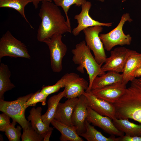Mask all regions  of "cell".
<instances>
[{"mask_svg": "<svg viewBox=\"0 0 141 141\" xmlns=\"http://www.w3.org/2000/svg\"><path fill=\"white\" fill-rule=\"evenodd\" d=\"M89 85L87 81L84 78L80 77L73 78L65 85L66 90L65 97L68 99L79 97L84 94Z\"/></svg>", "mask_w": 141, "mask_h": 141, "instance_id": "obj_17", "label": "cell"}, {"mask_svg": "<svg viewBox=\"0 0 141 141\" xmlns=\"http://www.w3.org/2000/svg\"><path fill=\"white\" fill-rule=\"evenodd\" d=\"M131 50L124 47H117L110 52V56L107 58L101 69L104 72L112 71L122 72Z\"/></svg>", "mask_w": 141, "mask_h": 141, "instance_id": "obj_9", "label": "cell"}, {"mask_svg": "<svg viewBox=\"0 0 141 141\" xmlns=\"http://www.w3.org/2000/svg\"><path fill=\"white\" fill-rule=\"evenodd\" d=\"M50 123L61 133L60 139L61 141H83L74 128L53 119Z\"/></svg>", "mask_w": 141, "mask_h": 141, "instance_id": "obj_19", "label": "cell"}, {"mask_svg": "<svg viewBox=\"0 0 141 141\" xmlns=\"http://www.w3.org/2000/svg\"><path fill=\"white\" fill-rule=\"evenodd\" d=\"M112 122L115 127L120 131L125 133V136H141V124L131 122L128 119L115 118L112 119Z\"/></svg>", "mask_w": 141, "mask_h": 141, "instance_id": "obj_20", "label": "cell"}, {"mask_svg": "<svg viewBox=\"0 0 141 141\" xmlns=\"http://www.w3.org/2000/svg\"><path fill=\"white\" fill-rule=\"evenodd\" d=\"M42 2L38 14L41 21L37 31V40L43 42L56 33H71V25L66 21L58 7L52 2Z\"/></svg>", "mask_w": 141, "mask_h": 141, "instance_id": "obj_1", "label": "cell"}, {"mask_svg": "<svg viewBox=\"0 0 141 141\" xmlns=\"http://www.w3.org/2000/svg\"><path fill=\"white\" fill-rule=\"evenodd\" d=\"M66 94V90L65 88L62 91L52 96L49 99L47 102L48 109L46 112L42 115L43 121L47 126H49L51 120L54 118L58 103L63 97H65Z\"/></svg>", "mask_w": 141, "mask_h": 141, "instance_id": "obj_21", "label": "cell"}, {"mask_svg": "<svg viewBox=\"0 0 141 141\" xmlns=\"http://www.w3.org/2000/svg\"><path fill=\"white\" fill-rule=\"evenodd\" d=\"M62 34L56 33L43 42L48 46L50 51L51 66L53 72L59 73L62 69V61L67 50L62 40Z\"/></svg>", "mask_w": 141, "mask_h": 141, "instance_id": "obj_7", "label": "cell"}, {"mask_svg": "<svg viewBox=\"0 0 141 141\" xmlns=\"http://www.w3.org/2000/svg\"><path fill=\"white\" fill-rule=\"evenodd\" d=\"M132 20L129 13L124 14L119 23L115 28L107 33L99 35L105 49L109 51L116 46L129 45L131 44L132 37L129 34H125L122 28L126 21L131 22Z\"/></svg>", "mask_w": 141, "mask_h": 141, "instance_id": "obj_5", "label": "cell"}, {"mask_svg": "<svg viewBox=\"0 0 141 141\" xmlns=\"http://www.w3.org/2000/svg\"><path fill=\"white\" fill-rule=\"evenodd\" d=\"M10 117L6 114L3 113L0 114V131L5 132L6 128L10 124Z\"/></svg>", "mask_w": 141, "mask_h": 141, "instance_id": "obj_31", "label": "cell"}, {"mask_svg": "<svg viewBox=\"0 0 141 141\" xmlns=\"http://www.w3.org/2000/svg\"><path fill=\"white\" fill-rule=\"evenodd\" d=\"M87 110L86 120L89 123L99 127L111 135L119 137L124 136V133L119 131L115 127L110 118L99 114L88 106Z\"/></svg>", "mask_w": 141, "mask_h": 141, "instance_id": "obj_12", "label": "cell"}, {"mask_svg": "<svg viewBox=\"0 0 141 141\" xmlns=\"http://www.w3.org/2000/svg\"><path fill=\"white\" fill-rule=\"evenodd\" d=\"M11 72L8 66L4 63L0 64V100H4L5 92L12 89L15 86L10 80Z\"/></svg>", "mask_w": 141, "mask_h": 141, "instance_id": "obj_24", "label": "cell"}, {"mask_svg": "<svg viewBox=\"0 0 141 141\" xmlns=\"http://www.w3.org/2000/svg\"><path fill=\"white\" fill-rule=\"evenodd\" d=\"M62 88L63 87L61 84L58 81L53 85L43 87L40 91L43 93L49 95L57 92Z\"/></svg>", "mask_w": 141, "mask_h": 141, "instance_id": "obj_30", "label": "cell"}, {"mask_svg": "<svg viewBox=\"0 0 141 141\" xmlns=\"http://www.w3.org/2000/svg\"><path fill=\"white\" fill-rule=\"evenodd\" d=\"M42 108L40 107L32 108L30 111L27 117L28 121H31L32 128L44 138L49 131L53 130L51 127L47 126L43 122L42 118Z\"/></svg>", "mask_w": 141, "mask_h": 141, "instance_id": "obj_18", "label": "cell"}, {"mask_svg": "<svg viewBox=\"0 0 141 141\" xmlns=\"http://www.w3.org/2000/svg\"><path fill=\"white\" fill-rule=\"evenodd\" d=\"M118 141H141V136H123L118 137Z\"/></svg>", "mask_w": 141, "mask_h": 141, "instance_id": "obj_32", "label": "cell"}, {"mask_svg": "<svg viewBox=\"0 0 141 141\" xmlns=\"http://www.w3.org/2000/svg\"><path fill=\"white\" fill-rule=\"evenodd\" d=\"M118 119H131L141 124V77L131 81L124 94L113 104Z\"/></svg>", "mask_w": 141, "mask_h": 141, "instance_id": "obj_2", "label": "cell"}, {"mask_svg": "<svg viewBox=\"0 0 141 141\" xmlns=\"http://www.w3.org/2000/svg\"><path fill=\"white\" fill-rule=\"evenodd\" d=\"M102 26H91L85 29L83 31L86 45L92 51L98 63L103 65L107 57L103 44L99 37V34L103 30Z\"/></svg>", "mask_w": 141, "mask_h": 141, "instance_id": "obj_8", "label": "cell"}, {"mask_svg": "<svg viewBox=\"0 0 141 141\" xmlns=\"http://www.w3.org/2000/svg\"><path fill=\"white\" fill-rule=\"evenodd\" d=\"M122 80L121 74L112 71H108L100 76L96 77L94 80L91 90L101 88Z\"/></svg>", "mask_w": 141, "mask_h": 141, "instance_id": "obj_22", "label": "cell"}, {"mask_svg": "<svg viewBox=\"0 0 141 141\" xmlns=\"http://www.w3.org/2000/svg\"><path fill=\"white\" fill-rule=\"evenodd\" d=\"M52 131L53 130H50L46 134L44 138L43 141H48L49 140V139Z\"/></svg>", "mask_w": 141, "mask_h": 141, "instance_id": "obj_35", "label": "cell"}, {"mask_svg": "<svg viewBox=\"0 0 141 141\" xmlns=\"http://www.w3.org/2000/svg\"><path fill=\"white\" fill-rule=\"evenodd\" d=\"M132 76L134 78L141 77V67L137 69L133 72Z\"/></svg>", "mask_w": 141, "mask_h": 141, "instance_id": "obj_33", "label": "cell"}, {"mask_svg": "<svg viewBox=\"0 0 141 141\" xmlns=\"http://www.w3.org/2000/svg\"><path fill=\"white\" fill-rule=\"evenodd\" d=\"M58 7H61L64 13L67 22L70 24L68 12L70 7L74 4L78 7L81 6L87 1L86 0H52Z\"/></svg>", "mask_w": 141, "mask_h": 141, "instance_id": "obj_26", "label": "cell"}, {"mask_svg": "<svg viewBox=\"0 0 141 141\" xmlns=\"http://www.w3.org/2000/svg\"><path fill=\"white\" fill-rule=\"evenodd\" d=\"M126 88L120 81L90 91L97 98L113 104L124 94Z\"/></svg>", "mask_w": 141, "mask_h": 141, "instance_id": "obj_13", "label": "cell"}, {"mask_svg": "<svg viewBox=\"0 0 141 141\" xmlns=\"http://www.w3.org/2000/svg\"><path fill=\"white\" fill-rule=\"evenodd\" d=\"M17 122L14 120L6 129L5 134L9 141H20L21 137V128L19 126L15 127Z\"/></svg>", "mask_w": 141, "mask_h": 141, "instance_id": "obj_27", "label": "cell"}, {"mask_svg": "<svg viewBox=\"0 0 141 141\" xmlns=\"http://www.w3.org/2000/svg\"><path fill=\"white\" fill-rule=\"evenodd\" d=\"M48 95H46L39 90L33 93L26 102L27 107L30 106H35L38 102L42 103V105H46V98Z\"/></svg>", "mask_w": 141, "mask_h": 141, "instance_id": "obj_29", "label": "cell"}, {"mask_svg": "<svg viewBox=\"0 0 141 141\" xmlns=\"http://www.w3.org/2000/svg\"><path fill=\"white\" fill-rule=\"evenodd\" d=\"M91 6V2L86 1L81 6L80 13L74 16V18L77 21L78 25L72 31V33L74 36L78 35L82 31L88 27L96 26L109 27L112 26V22L102 23L92 19L89 14V10Z\"/></svg>", "mask_w": 141, "mask_h": 141, "instance_id": "obj_10", "label": "cell"}, {"mask_svg": "<svg viewBox=\"0 0 141 141\" xmlns=\"http://www.w3.org/2000/svg\"><path fill=\"white\" fill-rule=\"evenodd\" d=\"M33 93H31L18 97L11 101L0 100V110L8 115L21 126L23 130L30 125L25 118V111L27 107L26 102Z\"/></svg>", "mask_w": 141, "mask_h": 141, "instance_id": "obj_4", "label": "cell"}, {"mask_svg": "<svg viewBox=\"0 0 141 141\" xmlns=\"http://www.w3.org/2000/svg\"><path fill=\"white\" fill-rule=\"evenodd\" d=\"M97 1H99L101 2H104V0H96ZM126 0H122V2H124L126 1Z\"/></svg>", "mask_w": 141, "mask_h": 141, "instance_id": "obj_36", "label": "cell"}, {"mask_svg": "<svg viewBox=\"0 0 141 141\" xmlns=\"http://www.w3.org/2000/svg\"><path fill=\"white\" fill-rule=\"evenodd\" d=\"M21 137L22 141H42L44 139L41 135L32 128L31 125L23 130Z\"/></svg>", "mask_w": 141, "mask_h": 141, "instance_id": "obj_28", "label": "cell"}, {"mask_svg": "<svg viewBox=\"0 0 141 141\" xmlns=\"http://www.w3.org/2000/svg\"><path fill=\"white\" fill-rule=\"evenodd\" d=\"M85 132L81 134V136L88 141H118V138L111 135L108 137L103 136L99 131L96 129L94 126L91 125L86 120L85 122Z\"/></svg>", "mask_w": 141, "mask_h": 141, "instance_id": "obj_23", "label": "cell"}, {"mask_svg": "<svg viewBox=\"0 0 141 141\" xmlns=\"http://www.w3.org/2000/svg\"><path fill=\"white\" fill-rule=\"evenodd\" d=\"M141 67V53L131 50L122 72L123 84L125 85L134 78L132 74L138 68Z\"/></svg>", "mask_w": 141, "mask_h": 141, "instance_id": "obj_16", "label": "cell"}, {"mask_svg": "<svg viewBox=\"0 0 141 141\" xmlns=\"http://www.w3.org/2000/svg\"><path fill=\"white\" fill-rule=\"evenodd\" d=\"M32 2V0H0V8H11L16 10L29 24L31 27L33 28L27 19L25 11V7Z\"/></svg>", "mask_w": 141, "mask_h": 141, "instance_id": "obj_25", "label": "cell"}, {"mask_svg": "<svg viewBox=\"0 0 141 141\" xmlns=\"http://www.w3.org/2000/svg\"><path fill=\"white\" fill-rule=\"evenodd\" d=\"M78 97L68 99L64 103L59 102L54 118L58 121L74 128L71 118L74 108L78 101Z\"/></svg>", "mask_w": 141, "mask_h": 141, "instance_id": "obj_15", "label": "cell"}, {"mask_svg": "<svg viewBox=\"0 0 141 141\" xmlns=\"http://www.w3.org/2000/svg\"><path fill=\"white\" fill-rule=\"evenodd\" d=\"M5 56L31 58L26 46L15 37L9 30L0 39V59Z\"/></svg>", "mask_w": 141, "mask_h": 141, "instance_id": "obj_6", "label": "cell"}, {"mask_svg": "<svg viewBox=\"0 0 141 141\" xmlns=\"http://www.w3.org/2000/svg\"><path fill=\"white\" fill-rule=\"evenodd\" d=\"M78 98L72 115L71 121L74 128L80 136L86 131L85 122L87 115L88 106L87 98L84 95Z\"/></svg>", "mask_w": 141, "mask_h": 141, "instance_id": "obj_11", "label": "cell"}, {"mask_svg": "<svg viewBox=\"0 0 141 141\" xmlns=\"http://www.w3.org/2000/svg\"><path fill=\"white\" fill-rule=\"evenodd\" d=\"M88 106L99 114L112 120L115 118V110L113 104L97 98L90 91L85 92Z\"/></svg>", "mask_w": 141, "mask_h": 141, "instance_id": "obj_14", "label": "cell"}, {"mask_svg": "<svg viewBox=\"0 0 141 141\" xmlns=\"http://www.w3.org/2000/svg\"><path fill=\"white\" fill-rule=\"evenodd\" d=\"M90 49L86 44L85 41L83 40L77 44L71 52L73 55L72 60L78 65L77 70L82 73H84L85 69L88 75L89 84L87 89L85 91H91L92 82L97 76H100L105 73L103 71L101 67L91 54Z\"/></svg>", "mask_w": 141, "mask_h": 141, "instance_id": "obj_3", "label": "cell"}, {"mask_svg": "<svg viewBox=\"0 0 141 141\" xmlns=\"http://www.w3.org/2000/svg\"><path fill=\"white\" fill-rule=\"evenodd\" d=\"M32 3L35 9H37L38 7L39 4L40 2L48 1L52 2V0H32Z\"/></svg>", "mask_w": 141, "mask_h": 141, "instance_id": "obj_34", "label": "cell"}]
</instances>
